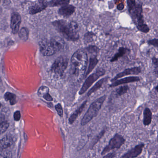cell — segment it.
I'll return each mask as SVG.
<instances>
[{
  "label": "cell",
  "instance_id": "obj_1",
  "mask_svg": "<svg viewBox=\"0 0 158 158\" xmlns=\"http://www.w3.org/2000/svg\"><path fill=\"white\" fill-rule=\"evenodd\" d=\"M88 55L86 50H79L72 56L71 60V71L78 80L83 77L86 73Z\"/></svg>",
  "mask_w": 158,
  "mask_h": 158
},
{
  "label": "cell",
  "instance_id": "obj_2",
  "mask_svg": "<svg viewBox=\"0 0 158 158\" xmlns=\"http://www.w3.org/2000/svg\"><path fill=\"white\" fill-rule=\"evenodd\" d=\"M52 25L67 40L72 41H76L79 40V33L72 30L68 22L66 20H55L52 22Z\"/></svg>",
  "mask_w": 158,
  "mask_h": 158
},
{
  "label": "cell",
  "instance_id": "obj_3",
  "mask_svg": "<svg viewBox=\"0 0 158 158\" xmlns=\"http://www.w3.org/2000/svg\"><path fill=\"white\" fill-rule=\"evenodd\" d=\"M106 98V96H103L91 104L87 112L82 119L81 121V125L84 126L86 125L97 115Z\"/></svg>",
  "mask_w": 158,
  "mask_h": 158
},
{
  "label": "cell",
  "instance_id": "obj_4",
  "mask_svg": "<svg viewBox=\"0 0 158 158\" xmlns=\"http://www.w3.org/2000/svg\"><path fill=\"white\" fill-rule=\"evenodd\" d=\"M68 59L64 56L58 57L52 65V72L57 76H63L68 65Z\"/></svg>",
  "mask_w": 158,
  "mask_h": 158
},
{
  "label": "cell",
  "instance_id": "obj_5",
  "mask_svg": "<svg viewBox=\"0 0 158 158\" xmlns=\"http://www.w3.org/2000/svg\"><path fill=\"white\" fill-rule=\"evenodd\" d=\"M105 73V71L104 69H97L95 72L90 75L84 83L83 85L79 92V94L80 95H81L84 94L90 88V86L93 85V84L101 76H103Z\"/></svg>",
  "mask_w": 158,
  "mask_h": 158
},
{
  "label": "cell",
  "instance_id": "obj_6",
  "mask_svg": "<svg viewBox=\"0 0 158 158\" xmlns=\"http://www.w3.org/2000/svg\"><path fill=\"white\" fill-rule=\"evenodd\" d=\"M125 142V139L123 138V136H122L120 135L117 134L110 140L109 144L103 149L101 155H105L108 152H110V150L116 149V148L118 149L120 148L124 144Z\"/></svg>",
  "mask_w": 158,
  "mask_h": 158
},
{
  "label": "cell",
  "instance_id": "obj_7",
  "mask_svg": "<svg viewBox=\"0 0 158 158\" xmlns=\"http://www.w3.org/2000/svg\"><path fill=\"white\" fill-rule=\"evenodd\" d=\"M86 50L87 54L90 56V62L88 69L86 70L85 76H87L92 72V70L95 67L97 64L98 63L97 59L98 55V49L97 47L95 46H90L87 47Z\"/></svg>",
  "mask_w": 158,
  "mask_h": 158
},
{
  "label": "cell",
  "instance_id": "obj_8",
  "mask_svg": "<svg viewBox=\"0 0 158 158\" xmlns=\"http://www.w3.org/2000/svg\"><path fill=\"white\" fill-rule=\"evenodd\" d=\"M39 44L41 52L44 56H51L56 53L49 40L46 39L42 40Z\"/></svg>",
  "mask_w": 158,
  "mask_h": 158
},
{
  "label": "cell",
  "instance_id": "obj_9",
  "mask_svg": "<svg viewBox=\"0 0 158 158\" xmlns=\"http://www.w3.org/2000/svg\"><path fill=\"white\" fill-rule=\"evenodd\" d=\"M142 72V69L140 67H135L127 69L124 71L118 74L111 81L114 82L118 80L121 78L123 77L129 75H138Z\"/></svg>",
  "mask_w": 158,
  "mask_h": 158
},
{
  "label": "cell",
  "instance_id": "obj_10",
  "mask_svg": "<svg viewBox=\"0 0 158 158\" xmlns=\"http://www.w3.org/2000/svg\"><path fill=\"white\" fill-rule=\"evenodd\" d=\"M144 146V144H139L123 155L120 158H136L142 154Z\"/></svg>",
  "mask_w": 158,
  "mask_h": 158
},
{
  "label": "cell",
  "instance_id": "obj_11",
  "mask_svg": "<svg viewBox=\"0 0 158 158\" xmlns=\"http://www.w3.org/2000/svg\"><path fill=\"white\" fill-rule=\"evenodd\" d=\"M47 6L48 2L46 0H40L30 8L29 13L31 15H35L45 10Z\"/></svg>",
  "mask_w": 158,
  "mask_h": 158
},
{
  "label": "cell",
  "instance_id": "obj_12",
  "mask_svg": "<svg viewBox=\"0 0 158 158\" xmlns=\"http://www.w3.org/2000/svg\"><path fill=\"white\" fill-rule=\"evenodd\" d=\"M21 22V18L19 14L15 13L13 14L11 19V28L14 34H16L19 30Z\"/></svg>",
  "mask_w": 158,
  "mask_h": 158
},
{
  "label": "cell",
  "instance_id": "obj_13",
  "mask_svg": "<svg viewBox=\"0 0 158 158\" xmlns=\"http://www.w3.org/2000/svg\"><path fill=\"white\" fill-rule=\"evenodd\" d=\"M50 41L56 52L63 50L65 47L66 44L64 41L60 37H53L50 40Z\"/></svg>",
  "mask_w": 158,
  "mask_h": 158
},
{
  "label": "cell",
  "instance_id": "obj_14",
  "mask_svg": "<svg viewBox=\"0 0 158 158\" xmlns=\"http://www.w3.org/2000/svg\"><path fill=\"white\" fill-rule=\"evenodd\" d=\"M76 7L72 5H67L60 7L58 10V14L64 17H68L72 15L75 11Z\"/></svg>",
  "mask_w": 158,
  "mask_h": 158
},
{
  "label": "cell",
  "instance_id": "obj_15",
  "mask_svg": "<svg viewBox=\"0 0 158 158\" xmlns=\"http://www.w3.org/2000/svg\"><path fill=\"white\" fill-rule=\"evenodd\" d=\"M140 80H141V79L138 77H127L124 78L118 79V80L113 82V83L110 85V86L115 87V86L125 84L139 81Z\"/></svg>",
  "mask_w": 158,
  "mask_h": 158
},
{
  "label": "cell",
  "instance_id": "obj_16",
  "mask_svg": "<svg viewBox=\"0 0 158 158\" xmlns=\"http://www.w3.org/2000/svg\"><path fill=\"white\" fill-rule=\"evenodd\" d=\"M13 138L10 136H6L0 140V150H4L13 144Z\"/></svg>",
  "mask_w": 158,
  "mask_h": 158
},
{
  "label": "cell",
  "instance_id": "obj_17",
  "mask_svg": "<svg viewBox=\"0 0 158 158\" xmlns=\"http://www.w3.org/2000/svg\"><path fill=\"white\" fill-rule=\"evenodd\" d=\"M86 103H87V101H85V102L81 105V106L71 115L70 118H69V124H72L75 122V121L76 120L77 118L78 117L79 115L81 113L82 111L84 109L85 107Z\"/></svg>",
  "mask_w": 158,
  "mask_h": 158
},
{
  "label": "cell",
  "instance_id": "obj_18",
  "mask_svg": "<svg viewBox=\"0 0 158 158\" xmlns=\"http://www.w3.org/2000/svg\"><path fill=\"white\" fill-rule=\"evenodd\" d=\"M152 112L149 108H146L144 110L143 123L145 126H148L152 122Z\"/></svg>",
  "mask_w": 158,
  "mask_h": 158
},
{
  "label": "cell",
  "instance_id": "obj_19",
  "mask_svg": "<svg viewBox=\"0 0 158 158\" xmlns=\"http://www.w3.org/2000/svg\"><path fill=\"white\" fill-rule=\"evenodd\" d=\"M130 52H131V51H130V49H128V48L123 47H120V48L119 49L118 52L112 57L110 61H111V62H115V61H117L118 59H119L120 58L122 57L123 56L126 55V54L130 53Z\"/></svg>",
  "mask_w": 158,
  "mask_h": 158
},
{
  "label": "cell",
  "instance_id": "obj_20",
  "mask_svg": "<svg viewBox=\"0 0 158 158\" xmlns=\"http://www.w3.org/2000/svg\"><path fill=\"white\" fill-rule=\"evenodd\" d=\"M70 0H51L48 2V6L50 7L64 6L68 5Z\"/></svg>",
  "mask_w": 158,
  "mask_h": 158
},
{
  "label": "cell",
  "instance_id": "obj_21",
  "mask_svg": "<svg viewBox=\"0 0 158 158\" xmlns=\"http://www.w3.org/2000/svg\"><path fill=\"white\" fill-rule=\"evenodd\" d=\"M107 78L106 77L104 78L101 79V80L98 81L94 85V86H93V87H92V88L89 90V92L87 93V95L90 96V95L92 94L93 93L95 92L97 90L99 89V88L102 86L104 82L107 81Z\"/></svg>",
  "mask_w": 158,
  "mask_h": 158
},
{
  "label": "cell",
  "instance_id": "obj_22",
  "mask_svg": "<svg viewBox=\"0 0 158 158\" xmlns=\"http://www.w3.org/2000/svg\"><path fill=\"white\" fill-rule=\"evenodd\" d=\"M4 98L6 101H9L11 105H14L16 102L15 95L10 92H7L5 94Z\"/></svg>",
  "mask_w": 158,
  "mask_h": 158
},
{
  "label": "cell",
  "instance_id": "obj_23",
  "mask_svg": "<svg viewBox=\"0 0 158 158\" xmlns=\"http://www.w3.org/2000/svg\"><path fill=\"white\" fill-rule=\"evenodd\" d=\"M29 36V31L26 28H22L19 31V37L23 41H27Z\"/></svg>",
  "mask_w": 158,
  "mask_h": 158
},
{
  "label": "cell",
  "instance_id": "obj_24",
  "mask_svg": "<svg viewBox=\"0 0 158 158\" xmlns=\"http://www.w3.org/2000/svg\"><path fill=\"white\" fill-rule=\"evenodd\" d=\"M129 86L127 85H123L119 87L117 90H116V95L118 96H120L126 94L128 90H129Z\"/></svg>",
  "mask_w": 158,
  "mask_h": 158
},
{
  "label": "cell",
  "instance_id": "obj_25",
  "mask_svg": "<svg viewBox=\"0 0 158 158\" xmlns=\"http://www.w3.org/2000/svg\"><path fill=\"white\" fill-rule=\"evenodd\" d=\"M49 88L47 86H41L38 90V95L40 97H43L45 95L49 94Z\"/></svg>",
  "mask_w": 158,
  "mask_h": 158
},
{
  "label": "cell",
  "instance_id": "obj_26",
  "mask_svg": "<svg viewBox=\"0 0 158 158\" xmlns=\"http://www.w3.org/2000/svg\"><path fill=\"white\" fill-rule=\"evenodd\" d=\"M127 5H128V10L129 13L132 12L136 7V4L135 0H127Z\"/></svg>",
  "mask_w": 158,
  "mask_h": 158
},
{
  "label": "cell",
  "instance_id": "obj_27",
  "mask_svg": "<svg viewBox=\"0 0 158 158\" xmlns=\"http://www.w3.org/2000/svg\"><path fill=\"white\" fill-rule=\"evenodd\" d=\"M136 27H137V29L138 30L140 31L141 32H143V33H148L149 31H150L149 27L147 25L145 24V23L144 24L136 26Z\"/></svg>",
  "mask_w": 158,
  "mask_h": 158
},
{
  "label": "cell",
  "instance_id": "obj_28",
  "mask_svg": "<svg viewBox=\"0 0 158 158\" xmlns=\"http://www.w3.org/2000/svg\"><path fill=\"white\" fill-rule=\"evenodd\" d=\"M9 123L6 121L0 124V135L2 134L5 132L6 131L9 127Z\"/></svg>",
  "mask_w": 158,
  "mask_h": 158
},
{
  "label": "cell",
  "instance_id": "obj_29",
  "mask_svg": "<svg viewBox=\"0 0 158 158\" xmlns=\"http://www.w3.org/2000/svg\"><path fill=\"white\" fill-rule=\"evenodd\" d=\"M69 24L72 30L74 31L75 32L78 33L79 26L77 22L75 21H71L69 23Z\"/></svg>",
  "mask_w": 158,
  "mask_h": 158
},
{
  "label": "cell",
  "instance_id": "obj_30",
  "mask_svg": "<svg viewBox=\"0 0 158 158\" xmlns=\"http://www.w3.org/2000/svg\"><path fill=\"white\" fill-rule=\"evenodd\" d=\"M94 34L93 32H87L85 35V41L86 42V43L90 42L94 40Z\"/></svg>",
  "mask_w": 158,
  "mask_h": 158
},
{
  "label": "cell",
  "instance_id": "obj_31",
  "mask_svg": "<svg viewBox=\"0 0 158 158\" xmlns=\"http://www.w3.org/2000/svg\"><path fill=\"white\" fill-rule=\"evenodd\" d=\"M55 109L58 113V115L60 117H63V110L61 104H58L55 106Z\"/></svg>",
  "mask_w": 158,
  "mask_h": 158
},
{
  "label": "cell",
  "instance_id": "obj_32",
  "mask_svg": "<svg viewBox=\"0 0 158 158\" xmlns=\"http://www.w3.org/2000/svg\"><path fill=\"white\" fill-rule=\"evenodd\" d=\"M147 43L149 45H152L154 47L158 48V39H157L149 40L148 41Z\"/></svg>",
  "mask_w": 158,
  "mask_h": 158
},
{
  "label": "cell",
  "instance_id": "obj_33",
  "mask_svg": "<svg viewBox=\"0 0 158 158\" xmlns=\"http://www.w3.org/2000/svg\"><path fill=\"white\" fill-rule=\"evenodd\" d=\"M21 115H20V111H16L14 113V119L16 121H18L20 120Z\"/></svg>",
  "mask_w": 158,
  "mask_h": 158
},
{
  "label": "cell",
  "instance_id": "obj_34",
  "mask_svg": "<svg viewBox=\"0 0 158 158\" xmlns=\"http://www.w3.org/2000/svg\"><path fill=\"white\" fill-rule=\"evenodd\" d=\"M43 98L44 99H45V100L48 101H52L53 100L52 97L51 96V95L49 94V93L45 95L44 96Z\"/></svg>",
  "mask_w": 158,
  "mask_h": 158
},
{
  "label": "cell",
  "instance_id": "obj_35",
  "mask_svg": "<svg viewBox=\"0 0 158 158\" xmlns=\"http://www.w3.org/2000/svg\"><path fill=\"white\" fill-rule=\"evenodd\" d=\"M152 62L153 64L156 66V68H158V58L156 57H153L152 58Z\"/></svg>",
  "mask_w": 158,
  "mask_h": 158
},
{
  "label": "cell",
  "instance_id": "obj_36",
  "mask_svg": "<svg viewBox=\"0 0 158 158\" xmlns=\"http://www.w3.org/2000/svg\"><path fill=\"white\" fill-rule=\"evenodd\" d=\"M124 7V5L123 3H120L118 4V5H117V8H118V10H120V11L123 10Z\"/></svg>",
  "mask_w": 158,
  "mask_h": 158
},
{
  "label": "cell",
  "instance_id": "obj_37",
  "mask_svg": "<svg viewBox=\"0 0 158 158\" xmlns=\"http://www.w3.org/2000/svg\"><path fill=\"white\" fill-rule=\"evenodd\" d=\"M115 156V153H110V154H108L106 156H105L103 158H113Z\"/></svg>",
  "mask_w": 158,
  "mask_h": 158
},
{
  "label": "cell",
  "instance_id": "obj_38",
  "mask_svg": "<svg viewBox=\"0 0 158 158\" xmlns=\"http://www.w3.org/2000/svg\"><path fill=\"white\" fill-rule=\"evenodd\" d=\"M4 121H5L4 117L3 115H0V124H2Z\"/></svg>",
  "mask_w": 158,
  "mask_h": 158
},
{
  "label": "cell",
  "instance_id": "obj_39",
  "mask_svg": "<svg viewBox=\"0 0 158 158\" xmlns=\"http://www.w3.org/2000/svg\"><path fill=\"white\" fill-rule=\"evenodd\" d=\"M154 74H155V76L158 78V68H156V69L154 70Z\"/></svg>",
  "mask_w": 158,
  "mask_h": 158
},
{
  "label": "cell",
  "instance_id": "obj_40",
  "mask_svg": "<svg viewBox=\"0 0 158 158\" xmlns=\"http://www.w3.org/2000/svg\"><path fill=\"white\" fill-rule=\"evenodd\" d=\"M155 89H156V90L157 92H158V84L156 85V87H155Z\"/></svg>",
  "mask_w": 158,
  "mask_h": 158
},
{
  "label": "cell",
  "instance_id": "obj_41",
  "mask_svg": "<svg viewBox=\"0 0 158 158\" xmlns=\"http://www.w3.org/2000/svg\"><path fill=\"white\" fill-rule=\"evenodd\" d=\"M157 143H158V136H157Z\"/></svg>",
  "mask_w": 158,
  "mask_h": 158
},
{
  "label": "cell",
  "instance_id": "obj_42",
  "mask_svg": "<svg viewBox=\"0 0 158 158\" xmlns=\"http://www.w3.org/2000/svg\"><path fill=\"white\" fill-rule=\"evenodd\" d=\"M1 106H2V104H1V103H0V107H1Z\"/></svg>",
  "mask_w": 158,
  "mask_h": 158
},
{
  "label": "cell",
  "instance_id": "obj_43",
  "mask_svg": "<svg viewBox=\"0 0 158 158\" xmlns=\"http://www.w3.org/2000/svg\"><path fill=\"white\" fill-rule=\"evenodd\" d=\"M0 2H1V0H0Z\"/></svg>",
  "mask_w": 158,
  "mask_h": 158
}]
</instances>
